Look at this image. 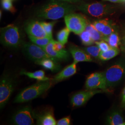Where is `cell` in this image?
Segmentation results:
<instances>
[{
  "label": "cell",
  "mask_w": 125,
  "mask_h": 125,
  "mask_svg": "<svg viewBox=\"0 0 125 125\" xmlns=\"http://www.w3.org/2000/svg\"><path fill=\"white\" fill-rule=\"evenodd\" d=\"M37 124L39 125H57V121L54 118L53 111L47 110L39 115H35Z\"/></svg>",
  "instance_id": "obj_16"
},
{
  "label": "cell",
  "mask_w": 125,
  "mask_h": 125,
  "mask_svg": "<svg viewBox=\"0 0 125 125\" xmlns=\"http://www.w3.org/2000/svg\"><path fill=\"white\" fill-rule=\"evenodd\" d=\"M77 9V6L72 3L52 0L37 10L35 16L42 19L56 20L74 12Z\"/></svg>",
  "instance_id": "obj_1"
},
{
  "label": "cell",
  "mask_w": 125,
  "mask_h": 125,
  "mask_svg": "<svg viewBox=\"0 0 125 125\" xmlns=\"http://www.w3.org/2000/svg\"><path fill=\"white\" fill-rule=\"evenodd\" d=\"M103 92L101 90H87L80 91L74 94L71 99L72 106L73 107H79L85 104L94 95Z\"/></svg>",
  "instance_id": "obj_11"
},
{
  "label": "cell",
  "mask_w": 125,
  "mask_h": 125,
  "mask_svg": "<svg viewBox=\"0 0 125 125\" xmlns=\"http://www.w3.org/2000/svg\"><path fill=\"white\" fill-rule=\"evenodd\" d=\"M0 42L10 47L17 48L22 43L21 34L18 27L13 24L0 28Z\"/></svg>",
  "instance_id": "obj_3"
},
{
  "label": "cell",
  "mask_w": 125,
  "mask_h": 125,
  "mask_svg": "<svg viewBox=\"0 0 125 125\" xmlns=\"http://www.w3.org/2000/svg\"><path fill=\"white\" fill-rule=\"evenodd\" d=\"M53 48L56 51H60L64 49V45L59 41L53 40Z\"/></svg>",
  "instance_id": "obj_34"
},
{
  "label": "cell",
  "mask_w": 125,
  "mask_h": 125,
  "mask_svg": "<svg viewBox=\"0 0 125 125\" xmlns=\"http://www.w3.org/2000/svg\"><path fill=\"white\" fill-rule=\"evenodd\" d=\"M120 52L118 48L111 47L106 52H102L100 54L99 58L103 61H107L115 58Z\"/></svg>",
  "instance_id": "obj_19"
},
{
  "label": "cell",
  "mask_w": 125,
  "mask_h": 125,
  "mask_svg": "<svg viewBox=\"0 0 125 125\" xmlns=\"http://www.w3.org/2000/svg\"><path fill=\"white\" fill-rule=\"evenodd\" d=\"M77 9L84 13L96 18H102L112 13L111 7L101 2L83 4L77 6Z\"/></svg>",
  "instance_id": "obj_4"
},
{
  "label": "cell",
  "mask_w": 125,
  "mask_h": 125,
  "mask_svg": "<svg viewBox=\"0 0 125 125\" xmlns=\"http://www.w3.org/2000/svg\"><path fill=\"white\" fill-rule=\"evenodd\" d=\"M79 35L82 42L83 45L89 46L94 44V41L92 39L90 33L88 31L85 30Z\"/></svg>",
  "instance_id": "obj_25"
},
{
  "label": "cell",
  "mask_w": 125,
  "mask_h": 125,
  "mask_svg": "<svg viewBox=\"0 0 125 125\" xmlns=\"http://www.w3.org/2000/svg\"><path fill=\"white\" fill-rule=\"evenodd\" d=\"M71 124V117L67 116L57 121V125H69Z\"/></svg>",
  "instance_id": "obj_32"
},
{
  "label": "cell",
  "mask_w": 125,
  "mask_h": 125,
  "mask_svg": "<svg viewBox=\"0 0 125 125\" xmlns=\"http://www.w3.org/2000/svg\"><path fill=\"white\" fill-rule=\"evenodd\" d=\"M120 46L121 51L125 53V27L122 33L121 38L120 40Z\"/></svg>",
  "instance_id": "obj_33"
},
{
  "label": "cell",
  "mask_w": 125,
  "mask_h": 125,
  "mask_svg": "<svg viewBox=\"0 0 125 125\" xmlns=\"http://www.w3.org/2000/svg\"><path fill=\"white\" fill-rule=\"evenodd\" d=\"M57 61H55L53 59L51 58H45L35 62L36 64L41 65L46 69H48L54 72L58 71L60 67L57 63Z\"/></svg>",
  "instance_id": "obj_17"
},
{
  "label": "cell",
  "mask_w": 125,
  "mask_h": 125,
  "mask_svg": "<svg viewBox=\"0 0 125 125\" xmlns=\"http://www.w3.org/2000/svg\"><path fill=\"white\" fill-rule=\"evenodd\" d=\"M70 53L74 58V61L76 62H93V59L91 56L83 49L72 45L69 48Z\"/></svg>",
  "instance_id": "obj_14"
},
{
  "label": "cell",
  "mask_w": 125,
  "mask_h": 125,
  "mask_svg": "<svg viewBox=\"0 0 125 125\" xmlns=\"http://www.w3.org/2000/svg\"><path fill=\"white\" fill-rule=\"evenodd\" d=\"M125 72V63H117L107 69L104 72L107 89L114 87L121 80Z\"/></svg>",
  "instance_id": "obj_6"
},
{
  "label": "cell",
  "mask_w": 125,
  "mask_h": 125,
  "mask_svg": "<svg viewBox=\"0 0 125 125\" xmlns=\"http://www.w3.org/2000/svg\"><path fill=\"white\" fill-rule=\"evenodd\" d=\"M22 51L28 58L35 62L45 58H51L57 61L47 53L42 47L33 43H26L23 44Z\"/></svg>",
  "instance_id": "obj_7"
},
{
  "label": "cell",
  "mask_w": 125,
  "mask_h": 125,
  "mask_svg": "<svg viewBox=\"0 0 125 125\" xmlns=\"http://www.w3.org/2000/svg\"><path fill=\"white\" fill-rule=\"evenodd\" d=\"M85 30L89 32L92 39L94 40V42L103 40V36L101 32L98 31L94 28V27L92 24H88Z\"/></svg>",
  "instance_id": "obj_23"
},
{
  "label": "cell",
  "mask_w": 125,
  "mask_h": 125,
  "mask_svg": "<svg viewBox=\"0 0 125 125\" xmlns=\"http://www.w3.org/2000/svg\"><path fill=\"white\" fill-rule=\"evenodd\" d=\"M25 29L28 35L38 38L50 37L46 33L40 22L37 21L31 20L27 23Z\"/></svg>",
  "instance_id": "obj_12"
},
{
  "label": "cell",
  "mask_w": 125,
  "mask_h": 125,
  "mask_svg": "<svg viewBox=\"0 0 125 125\" xmlns=\"http://www.w3.org/2000/svg\"><path fill=\"white\" fill-rule=\"evenodd\" d=\"M57 23L56 21H52L51 22H40L42 27H43L45 31L48 36L52 38V29L54 26Z\"/></svg>",
  "instance_id": "obj_27"
},
{
  "label": "cell",
  "mask_w": 125,
  "mask_h": 125,
  "mask_svg": "<svg viewBox=\"0 0 125 125\" xmlns=\"http://www.w3.org/2000/svg\"><path fill=\"white\" fill-rule=\"evenodd\" d=\"M20 74L23 75H25L29 77V78L35 79L39 81H46L51 80L49 78L45 76V72L42 70H39L33 72H27L25 71H22Z\"/></svg>",
  "instance_id": "obj_18"
},
{
  "label": "cell",
  "mask_w": 125,
  "mask_h": 125,
  "mask_svg": "<svg viewBox=\"0 0 125 125\" xmlns=\"http://www.w3.org/2000/svg\"><path fill=\"white\" fill-rule=\"evenodd\" d=\"M112 2H125V0H104Z\"/></svg>",
  "instance_id": "obj_37"
},
{
  "label": "cell",
  "mask_w": 125,
  "mask_h": 125,
  "mask_svg": "<svg viewBox=\"0 0 125 125\" xmlns=\"http://www.w3.org/2000/svg\"><path fill=\"white\" fill-rule=\"evenodd\" d=\"M64 18L66 27L71 31L77 35L84 31L88 25L86 18L80 13H69Z\"/></svg>",
  "instance_id": "obj_5"
},
{
  "label": "cell",
  "mask_w": 125,
  "mask_h": 125,
  "mask_svg": "<svg viewBox=\"0 0 125 125\" xmlns=\"http://www.w3.org/2000/svg\"><path fill=\"white\" fill-rule=\"evenodd\" d=\"M35 114L31 107L28 106L19 110L13 116V124L17 125H31L34 123Z\"/></svg>",
  "instance_id": "obj_8"
},
{
  "label": "cell",
  "mask_w": 125,
  "mask_h": 125,
  "mask_svg": "<svg viewBox=\"0 0 125 125\" xmlns=\"http://www.w3.org/2000/svg\"><path fill=\"white\" fill-rule=\"evenodd\" d=\"M77 62L74 61L71 64L67 66L60 72L52 79L53 83H58L75 74L76 72V64Z\"/></svg>",
  "instance_id": "obj_15"
},
{
  "label": "cell",
  "mask_w": 125,
  "mask_h": 125,
  "mask_svg": "<svg viewBox=\"0 0 125 125\" xmlns=\"http://www.w3.org/2000/svg\"><path fill=\"white\" fill-rule=\"evenodd\" d=\"M53 83L52 79L39 81L22 90L16 96L14 103H26L39 97L49 89Z\"/></svg>",
  "instance_id": "obj_2"
},
{
  "label": "cell",
  "mask_w": 125,
  "mask_h": 125,
  "mask_svg": "<svg viewBox=\"0 0 125 125\" xmlns=\"http://www.w3.org/2000/svg\"><path fill=\"white\" fill-rule=\"evenodd\" d=\"M1 5L4 9L11 12L12 13H14L16 11L11 0H2Z\"/></svg>",
  "instance_id": "obj_30"
},
{
  "label": "cell",
  "mask_w": 125,
  "mask_h": 125,
  "mask_svg": "<svg viewBox=\"0 0 125 125\" xmlns=\"http://www.w3.org/2000/svg\"><path fill=\"white\" fill-rule=\"evenodd\" d=\"M28 37L32 43L35 44L42 48L44 47L46 45H48L53 40L52 38L48 37L44 38H38L31 35H28Z\"/></svg>",
  "instance_id": "obj_22"
},
{
  "label": "cell",
  "mask_w": 125,
  "mask_h": 125,
  "mask_svg": "<svg viewBox=\"0 0 125 125\" xmlns=\"http://www.w3.org/2000/svg\"><path fill=\"white\" fill-rule=\"evenodd\" d=\"M94 43L98 46L102 52H106L111 47L107 42L104 40L95 41Z\"/></svg>",
  "instance_id": "obj_31"
},
{
  "label": "cell",
  "mask_w": 125,
  "mask_h": 125,
  "mask_svg": "<svg viewBox=\"0 0 125 125\" xmlns=\"http://www.w3.org/2000/svg\"><path fill=\"white\" fill-rule=\"evenodd\" d=\"M85 88L87 90L107 89L104 72H95L88 76L86 81Z\"/></svg>",
  "instance_id": "obj_10"
},
{
  "label": "cell",
  "mask_w": 125,
  "mask_h": 125,
  "mask_svg": "<svg viewBox=\"0 0 125 125\" xmlns=\"http://www.w3.org/2000/svg\"><path fill=\"white\" fill-rule=\"evenodd\" d=\"M111 47L118 48L120 45V39L117 31H114L109 36L104 39Z\"/></svg>",
  "instance_id": "obj_21"
},
{
  "label": "cell",
  "mask_w": 125,
  "mask_h": 125,
  "mask_svg": "<svg viewBox=\"0 0 125 125\" xmlns=\"http://www.w3.org/2000/svg\"><path fill=\"white\" fill-rule=\"evenodd\" d=\"M116 31L115 30V27L111 22L109 21L107 25L104 27V29L102 32V34L103 36V40L104 38L109 36L114 31Z\"/></svg>",
  "instance_id": "obj_29"
},
{
  "label": "cell",
  "mask_w": 125,
  "mask_h": 125,
  "mask_svg": "<svg viewBox=\"0 0 125 125\" xmlns=\"http://www.w3.org/2000/svg\"><path fill=\"white\" fill-rule=\"evenodd\" d=\"M71 31L67 27L61 30L57 34V39L58 41L60 42L62 45H65L68 42L69 36Z\"/></svg>",
  "instance_id": "obj_24"
},
{
  "label": "cell",
  "mask_w": 125,
  "mask_h": 125,
  "mask_svg": "<svg viewBox=\"0 0 125 125\" xmlns=\"http://www.w3.org/2000/svg\"><path fill=\"white\" fill-rule=\"evenodd\" d=\"M83 49L85 51L91 56L96 58H99L100 54L101 52V50L97 45L90 46L85 47Z\"/></svg>",
  "instance_id": "obj_26"
},
{
  "label": "cell",
  "mask_w": 125,
  "mask_h": 125,
  "mask_svg": "<svg viewBox=\"0 0 125 125\" xmlns=\"http://www.w3.org/2000/svg\"><path fill=\"white\" fill-rule=\"evenodd\" d=\"M121 106L125 108V87L123 90L122 93V100H121Z\"/></svg>",
  "instance_id": "obj_35"
},
{
  "label": "cell",
  "mask_w": 125,
  "mask_h": 125,
  "mask_svg": "<svg viewBox=\"0 0 125 125\" xmlns=\"http://www.w3.org/2000/svg\"><path fill=\"white\" fill-rule=\"evenodd\" d=\"M13 79L8 76H4L0 83V107L2 108L8 102L14 89Z\"/></svg>",
  "instance_id": "obj_9"
},
{
  "label": "cell",
  "mask_w": 125,
  "mask_h": 125,
  "mask_svg": "<svg viewBox=\"0 0 125 125\" xmlns=\"http://www.w3.org/2000/svg\"><path fill=\"white\" fill-rule=\"evenodd\" d=\"M42 48L49 56L54 58L58 62L62 60H68L70 57L69 52L64 49L60 51H56L54 49L53 40Z\"/></svg>",
  "instance_id": "obj_13"
},
{
  "label": "cell",
  "mask_w": 125,
  "mask_h": 125,
  "mask_svg": "<svg viewBox=\"0 0 125 125\" xmlns=\"http://www.w3.org/2000/svg\"><path fill=\"white\" fill-rule=\"evenodd\" d=\"M109 21L107 19L99 20L94 21L92 25L98 31L102 33L104 27L107 25Z\"/></svg>",
  "instance_id": "obj_28"
},
{
  "label": "cell",
  "mask_w": 125,
  "mask_h": 125,
  "mask_svg": "<svg viewBox=\"0 0 125 125\" xmlns=\"http://www.w3.org/2000/svg\"><path fill=\"white\" fill-rule=\"evenodd\" d=\"M108 124L110 125H125L122 116L118 112H114L108 117Z\"/></svg>",
  "instance_id": "obj_20"
},
{
  "label": "cell",
  "mask_w": 125,
  "mask_h": 125,
  "mask_svg": "<svg viewBox=\"0 0 125 125\" xmlns=\"http://www.w3.org/2000/svg\"><path fill=\"white\" fill-rule=\"evenodd\" d=\"M58 0V1H64V2H67L71 3H77V2H80L81 0Z\"/></svg>",
  "instance_id": "obj_36"
}]
</instances>
